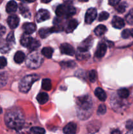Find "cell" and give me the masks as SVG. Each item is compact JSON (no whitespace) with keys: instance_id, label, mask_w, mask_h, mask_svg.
<instances>
[{"instance_id":"28","label":"cell","mask_w":133,"mask_h":134,"mask_svg":"<svg viewBox=\"0 0 133 134\" xmlns=\"http://www.w3.org/2000/svg\"><path fill=\"white\" fill-rule=\"evenodd\" d=\"M126 7H127V4L126 2H119V3L116 6V9L118 13H123L125 11Z\"/></svg>"},{"instance_id":"26","label":"cell","mask_w":133,"mask_h":134,"mask_svg":"<svg viewBox=\"0 0 133 134\" xmlns=\"http://www.w3.org/2000/svg\"><path fill=\"white\" fill-rule=\"evenodd\" d=\"M42 88L43 90L49 91L52 88V82L49 79H44L42 81Z\"/></svg>"},{"instance_id":"45","label":"cell","mask_w":133,"mask_h":134,"mask_svg":"<svg viewBox=\"0 0 133 134\" xmlns=\"http://www.w3.org/2000/svg\"><path fill=\"white\" fill-rule=\"evenodd\" d=\"M130 35H131L132 37H133V29L130 30Z\"/></svg>"},{"instance_id":"32","label":"cell","mask_w":133,"mask_h":134,"mask_svg":"<svg viewBox=\"0 0 133 134\" xmlns=\"http://www.w3.org/2000/svg\"><path fill=\"white\" fill-rule=\"evenodd\" d=\"M7 77L4 73H0V87H2L6 84Z\"/></svg>"},{"instance_id":"42","label":"cell","mask_w":133,"mask_h":134,"mask_svg":"<svg viewBox=\"0 0 133 134\" xmlns=\"http://www.w3.org/2000/svg\"><path fill=\"white\" fill-rule=\"evenodd\" d=\"M5 31H6V28L0 24V37L3 35L5 34Z\"/></svg>"},{"instance_id":"24","label":"cell","mask_w":133,"mask_h":134,"mask_svg":"<svg viewBox=\"0 0 133 134\" xmlns=\"http://www.w3.org/2000/svg\"><path fill=\"white\" fill-rule=\"evenodd\" d=\"M42 54L44 56H45L47 58H51L52 57L53 54V50L51 47H44L42 49Z\"/></svg>"},{"instance_id":"13","label":"cell","mask_w":133,"mask_h":134,"mask_svg":"<svg viewBox=\"0 0 133 134\" xmlns=\"http://www.w3.org/2000/svg\"><path fill=\"white\" fill-rule=\"evenodd\" d=\"M112 24L113 27L117 29H121L125 26V21L121 17L116 16L113 18L112 21Z\"/></svg>"},{"instance_id":"15","label":"cell","mask_w":133,"mask_h":134,"mask_svg":"<svg viewBox=\"0 0 133 134\" xmlns=\"http://www.w3.org/2000/svg\"><path fill=\"white\" fill-rule=\"evenodd\" d=\"M95 95L101 102H104L106 99V94L101 88H96L95 90Z\"/></svg>"},{"instance_id":"40","label":"cell","mask_w":133,"mask_h":134,"mask_svg":"<svg viewBox=\"0 0 133 134\" xmlns=\"http://www.w3.org/2000/svg\"><path fill=\"white\" fill-rule=\"evenodd\" d=\"M61 65H65V66L68 67L69 65H70V67H72V68L73 66H74L75 65V63H74V62H61Z\"/></svg>"},{"instance_id":"27","label":"cell","mask_w":133,"mask_h":134,"mask_svg":"<svg viewBox=\"0 0 133 134\" xmlns=\"http://www.w3.org/2000/svg\"><path fill=\"white\" fill-rule=\"evenodd\" d=\"M19 9L21 14H22L24 17H28L27 16L31 15L28 7H27L26 5H23V4H20L19 7Z\"/></svg>"},{"instance_id":"7","label":"cell","mask_w":133,"mask_h":134,"mask_svg":"<svg viewBox=\"0 0 133 134\" xmlns=\"http://www.w3.org/2000/svg\"><path fill=\"white\" fill-rule=\"evenodd\" d=\"M50 18V13L46 9H40L36 15V20L38 22H41L48 20Z\"/></svg>"},{"instance_id":"3","label":"cell","mask_w":133,"mask_h":134,"mask_svg":"<svg viewBox=\"0 0 133 134\" xmlns=\"http://www.w3.org/2000/svg\"><path fill=\"white\" fill-rule=\"evenodd\" d=\"M40 79L37 75H29L23 77L19 83V90L22 93H27L29 91L33 84Z\"/></svg>"},{"instance_id":"31","label":"cell","mask_w":133,"mask_h":134,"mask_svg":"<svg viewBox=\"0 0 133 134\" xmlns=\"http://www.w3.org/2000/svg\"><path fill=\"white\" fill-rule=\"evenodd\" d=\"M126 22L130 25H133V9H132L129 12L125 17Z\"/></svg>"},{"instance_id":"19","label":"cell","mask_w":133,"mask_h":134,"mask_svg":"<svg viewBox=\"0 0 133 134\" xmlns=\"http://www.w3.org/2000/svg\"><path fill=\"white\" fill-rule=\"evenodd\" d=\"M49 99V96L46 92L39 93L37 96V100L40 105H43L46 103Z\"/></svg>"},{"instance_id":"39","label":"cell","mask_w":133,"mask_h":134,"mask_svg":"<svg viewBox=\"0 0 133 134\" xmlns=\"http://www.w3.org/2000/svg\"><path fill=\"white\" fill-rule=\"evenodd\" d=\"M126 128L130 130H133V122L131 120H129L126 124Z\"/></svg>"},{"instance_id":"4","label":"cell","mask_w":133,"mask_h":134,"mask_svg":"<svg viewBox=\"0 0 133 134\" xmlns=\"http://www.w3.org/2000/svg\"><path fill=\"white\" fill-rule=\"evenodd\" d=\"M43 58L38 52H33L28 55L26 60V64L30 69H37L41 65Z\"/></svg>"},{"instance_id":"22","label":"cell","mask_w":133,"mask_h":134,"mask_svg":"<svg viewBox=\"0 0 133 134\" xmlns=\"http://www.w3.org/2000/svg\"><path fill=\"white\" fill-rule=\"evenodd\" d=\"M32 39V37L29 36L28 35H26L24 34L22 36L20 39V43L22 46L26 47H28L30 43H31V41Z\"/></svg>"},{"instance_id":"9","label":"cell","mask_w":133,"mask_h":134,"mask_svg":"<svg viewBox=\"0 0 133 134\" xmlns=\"http://www.w3.org/2000/svg\"><path fill=\"white\" fill-rule=\"evenodd\" d=\"M107 51V45L104 43H100L95 52V56L97 58H101L105 55Z\"/></svg>"},{"instance_id":"37","label":"cell","mask_w":133,"mask_h":134,"mask_svg":"<svg viewBox=\"0 0 133 134\" xmlns=\"http://www.w3.org/2000/svg\"><path fill=\"white\" fill-rule=\"evenodd\" d=\"M7 64V62L5 58L3 56H0V69H3L5 68Z\"/></svg>"},{"instance_id":"33","label":"cell","mask_w":133,"mask_h":134,"mask_svg":"<svg viewBox=\"0 0 133 134\" xmlns=\"http://www.w3.org/2000/svg\"><path fill=\"white\" fill-rule=\"evenodd\" d=\"M96 78V73L95 70H91L89 72V79L91 82H94Z\"/></svg>"},{"instance_id":"30","label":"cell","mask_w":133,"mask_h":134,"mask_svg":"<svg viewBox=\"0 0 133 134\" xmlns=\"http://www.w3.org/2000/svg\"><path fill=\"white\" fill-rule=\"evenodd\" d=\"M31 131L33 134H45L44 129L40 127H33Z\"/></svg>"},{"instance_id":"1","label":"cell","mask_w":133,"mask_h":134,"mask_svg":"<svg viewBox=\"0 0 133 134\" xmlns=\"http://www.w3.org/2000/svg\"><path fill=\"white\" fill-rule=\"evenodd\" d=\"M5 122L9 128L14 130H20L24 123V116L20 109H10L5 116Z\"/></svg>"},{"instance_id":"20","label":"cell","mask_w":133,"mask_h":134,"mask_svg":"<svg viewBox=\"0 0 133 134\" xmlns=\"http://www.w3.org/2000/svg\"><path fill=\"white\" fill-rule=\"evenodd\" d=\"M53 32L52 27H43L39 30V35L42 38H46L50 34Z\"/></svg>"},{"instance_id":"46","label":"cell","mask_w":133,"mask_h":134,"mask_svg":"<svg viewBox=\"0 0 133 134\" xmlns=\"http://www.w3.org/2000/svg\"><path fill=\"white\" fill-rule=\"evenodd\" d=\"M3 113V110H2V109H1V107H0V114H1Z\"/></svg>"},{"instance_id":"18","label":"cell","mask_w":133,"mask_h":134,"mask_svg":"<svg viewBox=\"0 0 133 134\" xmlns=\"http://www.w3.org/2000/svg\"><path fill=\"white\" fill-rule=\"evenodd\" d=\"M76 57L78 60H84L88 59L90 57V54L88 51H82L78 50L76 53Z\"/></svg>"},{"instance_id":"47","label":"cell","mask_w":133,"mask_h":134,"mask_svg":"<svg viewBox=\"0 0 133 134\" xmlns=\"http://www.w3.org/2000/svg\"><path fill=\"white\" fill-rule=\"evenodd\" d=\"M1 2H2V1H0V3H1Z\"/></svg>"},{"instance_id":"41","label":"cell","mask_w":133,"mask_h":134,"mask_svg":"<svg viewBox=\"0 0 133 134\" xmlns=\"http://www.w3.org/2000/svg\"><path fill=\"white\" fill-rule=\"evenodd\" d=\"M119 2L120 1H118V0H110V1H108L110 5H112V6H115V7H116L117 4L119 3Z\"/></svg>"},{"instance_id":"34","label":"cell","mask_w":133,"mask_h":134,"mask_svg":"<svg viewBox=\"0 0 133 134\" xmlns=\"http://www.w3.org/2000/svg\"><path fill=\"white\" fill-rule=\"evenodd\" d=\"M108 18H109V14H108L107 12L104 11V12H102V13H100L98 20H99V21L101 22V21L106 20L108 19Z\"/></svg>"},{"instance_id":"36","label":"cell","mask_w":133,"mask_h":134,"mask_svg":"<svg viewBox=\"0 0 133 134\" xmlns=\"http://www.w3.org/2000/svg\"><path fill=\"white\" fill-rule=\"evenodd\" d=\"M121 35H122V37L124 38V39L129 38V37L131 36V35H130V30H129V29H126V30H124L123 31H122Z\"/></svg>"},{"instance_id":"12","label":"cell","mask_w":133,"mask_h":134,"mask_svg":"<svg viewBox=\"0 0 133 134\" xmlns=\"http://www.w3.org/2000/svg\"><path fill=\"white\" fill-rule=\"evenodd\" d=\"M19 18L16 15L10 16L7 19L8 25L11 29H15L16 27H18V24H19Z\"/></svg>"},{"instance_id":"23","label":"cell","mask_w":133,"mask_h":134,"mask_svg":"<svg viewBox=\"0 0 133 134\" xmlns=\"http://www.w3.org/2000/svg\"><path fill=\"white\" fill-rule=\"evenodd\" d=\"M40 42H39L37 39L32 38V39H31V43H30L29 45V47H27V48H28L29 50H30L31 51H35V50L37 49V48L40 47Z\"/></svg>"},{"instance_id":"16","label":"cell","mask_w":133,"mask_h":134,"mask_svg":"<svg viewBox=\"0 0 133 134\" xmlns=\"http://www.w3.org/2000/svg\"><path fill=\"white\" fill-rule=\"evenodd\" d=\"M18 8V5L16 2L14 1H10L8 2L6 6V11L8 13H15Z\"/></svg>"},{"instance_id":"25","label":"cell","mask_w":133,"mask_h":134,"mask_svg":"<svg viewBox=\"0 0 133 134\" xmlns=\"http://www.w3.org/2000/svg\"><path fill=\"white\" fill-rule=\"evenodd\" d=\"M106 30L107 28L104 25H99L98 26H96L94 31H95V34L96 36H100V35L105 34Z\"/></svg>"},{"instance_id":"8","label":"cell","mask_w":133,"mask_h":134,"mask_svg":"<svg viewBox=\"0 0 133 134\" xmlns=\"http://www.w3.org/2000/svg\"><path fill=\"white\" fill-rule=\"evenodd\" d=\"M60 51L62 54L69 55V56H72L75 54L74 48L69 43H65L61 44L60 46Z\"/></svg>"},{"instance_id":"29","label":"cell","mask_w":133,"mask_h":134,"mask_svg":"<svg viewBox=\"0 0 133 134\" xmlns=\"http://www.w3.org/2000/svg\"><path fill=\"white\" fill-rule=\"evenodd\" d=\"M117 94L121 98H127L129 96V91L126 88H121L117 91Z\"/></svg>"},{"instance_id":"38","label":"cell","mask_w":133,"mask_h":134,"mask_svg":"<svg viewBox=\"0 0 133 134\" xmlns=\"http://www.w3.org/2000/svg\"><path fill=\"white\" fill-rule=\"evenodd\" d=\"M7 41L9 43H14V37L13 32H10V34L8 35L7 37Z\"/></svg>"},{"instance_id":"11","label":"cell","mask_w":133,"mask_h":134,"mask_svg":"<svg viewBox=\"0 0 133 134\" xmlns=\"http://www.w3.org/2000/svg\"><path fill=\"white\" fill-rule=\"evenodd\" d=\"M22 29H23V31L26 35H29V34H33L34 31L36 30L37 27L36 25L34 23H31V22H27L25 23L22 26Z\"/></svg>"},{"instance_id":"6","label":"cell","mask_w":133,"mask_h":134,"mask_svg":"<svg viewBox=\"0 0 133 134\" xmlns=\"http://www.w3.org/2000/svg\"><path fill=\"white\" fill-rule=\"evenodd\" d=\"M97 16V13H96V10L95 8H90L87 10L86 13V16H85V22L86 24H90L92 23L96 18Z\"/></svg>"},{"instance_id":"17","label":"cell","mask_w":133,"mask_h":134,"mask_svg":"<svg viewBox=\"0 0 133 134\" xmlns=\"http://www.w3.org/2000/svg\"><path fill=\"white\" fill-rule=\"evenodd\" d=\"M77 26H78V22L75 19H72L68 23L67 26L66 27V33H71L76 28Z\"/></svg>"},{"instance_id":"43","label":"cell","mask_w":133,"mask_h":134,"mask_svg":"<svg viewBox=\"0 0 133 134\" xmlns=\"http://www.w3.org/2000/svg\"><path fill=\"white\" fill-rule=\"evenodd\" d=\"M111 134H121V132L119 130H113Z\"/></svg>"},{"instance_id":"2","label":"cell","mask_w":133,"mask_h":134,"mask_svg":"<svg viewBox=\"0 0 133 134\" xmlns=\"http://www.w3.org/2000/svg\"><path fill=\"white\" fill-rule=\"evenodd\" d=\"M76 105L77 114L80 119L86 120L91 116L93 111V102L89 96L78 98Z\"/></svg>"},{"instance_id":"14","label":"cell","mask_w":133,"mask_h":134,"mask_svg":"<svg viewBox=\"0 0 133 134\" xmlns=\"http://www.w3.org/2000/svg\"><path fill=\"white\" fill-rule=\"evenodd\" d=\"M76 124L75 123L70 122L64 127L63 133L65 134H76Z\"/></svg>"},{"instance_id":"10","label":"cell","mask_w":133,"mask_h":134,"mask_svg":"<svg viewBox=\"0 0 133 134\" xmlns=\"http://www.w3.org/2000/svg\"><path fill=\"white\" fill-rule=\"evenodd\" d=\"M93 44V39L91 36L83 41L80 45L78 50L82 51H88V50L91 48Z\"/></svg>"},{"instance_id":"21","label":"cell","mask_w":133,"mask_h":134,"mask_svg":"<svg viewBox=\"0 0 133 134\" xmlns=\"http://www.w3.org/2000/svg\"><path fill=\"white\" fill-rule=\"evenodd\" d=\"M25 56L24 53L22 51H18L16 52L15 55L14 56V60L16 63L17 64H22L25 60Z\"/></svg>"},{"instance_id":"44","label":"cell","mask_w":133,"mask_h":134,"mask_svg":"<svg viewBox=\"0 0 133 134\" xmlns=\"http://www.w3.org/2000/svg\"><path fill=\"white\" fill-rule=\"evenodd\" d=\"M126 134H133V130H130L127 132Z\"/></svg>"},{"instance_id":"5","label":"cell","mask_w":133,"mask_h":134,"mask_svg":"<svg viewBox=\"0 0 133 134\" xmlns=\"http://www.w3.org/2000/svg\"><path fill=\"white\" fill-rule=\"evenodd\" d=\"M76 12L75 8L72 5H59L56 10V14L57 16L70 17L74 15Z\"/></svg>"},{"instance_id":"35","label":"cell","mask_w":133,"mask_h":134,"mask_svg":"<svg viewBox=\"0 0 133 134\" xmlns=\"http://www.w3.org/2000/svg\"><path fill=\"white\" fill-rule=\"evenodd\" d=\"M106 112V106L104 105H100L99 107V108H98V115H102L104 114H105Z\"/></svg>"}]
</instances>
